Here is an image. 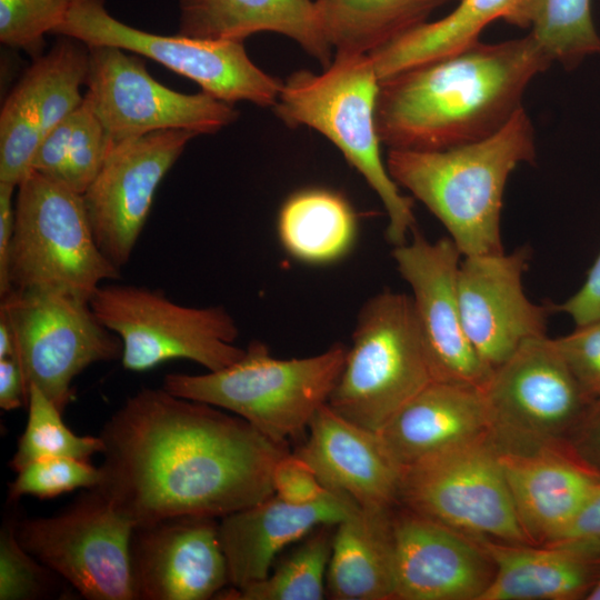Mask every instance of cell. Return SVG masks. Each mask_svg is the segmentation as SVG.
<instances>
[{"mask_svg": "<svg viewBox=\"0 0 600 600\" xmlns=\"http://www.w3.org/2000/svg\"><path fill=\"white\" fill-rule=\"evenodd\" d=\"M99 486L134 527L194 516L223 518L273 494L288 453L250 423L163 388L129 397L102 427Z\"/></svg>", "mask_w": 600, "mask_h": 600, "instance_id": "obj_1", "label": "cell"}, {"mask_svg": "<svg viewBox=\"0 0 600 600\" xmlns=\"http://www.w3.org/2000/svg\"><path fill=\"white\" fill-rule=\"evenodd\" d=\"M552 63L536 39L476 42L380 80L379 139L389 150H444L486 139L523 108L530 82Z\"/></svg>", "mask_w": 600, "mask_h": 600, "instance_id": "obj_2", "label": "cell"}, {"mask_svg": "<svg viewBox=\"0 0 600 600\" xmlns=\"http://www.w3.org/2000/svg\"><path fill=\"white\" fill-rule=\"evenodd\" d=\"M524 108L492 136L434 151L389 150L393 181L446 227L462 256L504 252L500 234L503 193L511 172L537 156Z\"/></svg>", "mask_w": 600, "mask_h": 600, "instance_id": "obj_3", "label": "cell"}, {"mask_svg": "<svg viewBox=\"0 0 600 600\" xmlns=\"http://www.w3.org/2000/svg\"><path fill=\"white\" fill-rule=\"evenodd\" d=\"M379 83L370 54L334 52L321 73L289 74L274 110L288 127H309L341 151L380 198L388 216L386 237L397 247L416 229V218L412 198L400 192L381 157L376 126Z\"/></svg>", "mask_w": 600, "mask_h": 600, "instance_id": "obj_4", "label": "cell"}, {"mask_svg": "<svg viewBox=\"0 0 600 600\" xmlns=\"http://www.w3.org/2000/svg\"><path fill=\"white\" fill-rule=\"evenodd\" d=\"M348 348L332 344L306 358L277 359L252 341L243 356L203 374L170 373L162 388L184 399L227 410L274 442L287 444L306 430L328 402Z\"/></svg>", "mask_w": 600, "mask_h": 600, "instance_id": "obj_5", "label": "cell"}, {"mask_svg": "<svg viewBox=\"0 0 600 600\" xmlns=\"http://www.w3.org/2000/svg\"><path fill=\"white\" fill-rule=\"evenodd\" d=\"M432 381L411 296L386 290L360 309L327 404L351 422L379 432Z\"/></svg>", "mask_w": 600, "mask_h": 600, "instance_id": "obj_6", "label": "cell"}, {"mask_svg": "<svg viewBox=\"0 0 600 600\" xmlns=\"http://www.w3.org/2000/svg\"><path fill=\"white\" fill-rule=\"evenodd\" d=\"M8 280L11 289H39L90 301L106 280H118L98 247L82 196L31 170L18 184Z\"/></svg>", "mask_w": 600, "mask_h": 600, "instance_id": "obj_7", "label": "cell"}, {"mask_svg": "<svg viewBox=\"0 0 600 600\" xmlns=\"http://www.w3.org/2000/svg\"><path fill=\"white\" fill-rule=\"evenodd\" d=\"M89 302L99 321L120 338L121 362L130 371L174 359L216 371L244 353L234 344L238 327L223 307H186L163 291L116 283L101 284Z\"/></svg>", "mask_w": 600, "mask_h": 600, "instance_id": "obj_8", "label": "cell"}, {"mask_svg": "<svg viewBox=\"0 0 600 600\" xmlns=\"http://www.w3.org/2000/svg\"><path fill=\"white\" fill-rule=\"evenodd\" d=\"M13 357L27 397L40 389L61 412L72 399L71 383L90 364L121 358L120 338L106 328L83 299L39 289H11L0 301Z\"/></svg>", "mask_w": 600, "mask_h": 600, "instance_id": "obj_9", "label": "cell"}, {"mask_svg": "<svg viewBox=\"0 0 600 600\" xmlns=\"http://www.w3.org/2000/svg\"><path fill=\"white\" fill-rule=\"evenodd\" d=\"M398 504L472 539L530 544L490 431L402 468Z\"/></svg>", "mask_w": 600, "mask_h": 600, "instance_id": "obj_10", "label": "cell"}, {"mask_svg": "<svg viewBox=\"0 0 600 600\" xmlns=\"http://www.w3.org/2000/svg\"><path fill=\"white\" fill-rule=\"evenodd\" d=\"M133 529L98 487L56 516L16 521L21 546L89 600H136Z\"/></svg>", "mask_w": 600, "mask_h": 600, "instance_id": "obj_11", "label": "cell"}, {"mask_svg": "<svg viewBox=\"0 0 600 600\" xmlns=\"http://www.w3.org/2000/svg\"><path fill=\"white\" fill-rule=\"evenodd\" d=\"M53 33L87 47L112 46L150 58L232 104L248 101L274 107L282 86L252 62L243 42L146 32L113 18L103 0H76Z\"/></svg>", "mask_w": 600, "mask_h": 600, "instance_id": "obj_12", "label": "cell"}, {"mask_svg": "<svg viewBox=\"0 0 600 600\" xmlns=\"http://www.w3.org/2000/svg\"><path fill=\"white\" fill-rule=\"evenodd\" d=\"M84 101L101 122L110 147L153 131L214 133L234 122L232 103L203 91L187 94L156 81L138 57L112 46L88 47Z\"/></svg>", "mask_w": 600, "mask_h": 600, "instance_id": "obj_13", "label": "cell"}, {"mask_svg": "<svg viewBox=\"0 0 600 600\" xmlns=\"http://www.w3.org/2000/svg\"><path fill=\"white\" fill-rule=\"evenodd\" d=\"M196 136L166 129L112 144L82 194L94 240L118 269L132 254L160 182Z\"/></svg>", "mask_w": 600, "mask_h": 600, "instance_id": "obj_14", "label": "cell"}, {"mask_svg": "<svg viewBox=\"0 0 600 600\" xmlns=\"http://www.w3.org/2000/svg\"><path fill=\"white\" fill-rule=\"evenodd\" d=\"M393 248L392 258L411 288L412 303L433 381L483 390L492 369L478 356L463 328L458 298L462 253L453 240L431 242L417 229Z\"/></svg>", "mask_w": 600, "mask_h": 600, "instance_id": "obj_15", "label": "cell"}, {"mask_svg": "<svg viewBox=\"0 0 600 600\" xmlns=\"http://www.w3.org/2000/svg\"><path fill=\"white\" fill-rule=\"evenodd\" d=\"M490 436L530 544L556 541L600 490V477L568 441L537 440L494 427Z\"/></svg>", "mask_w": 600, "mask_h": 600, "instance_id": "obj_16", "label": "cell"}, {"mask_svg": "<svg viewBox=\"0 0 600 600\" xmlns=\"http://www.w3.org/2000/svg\"><path fill=\"white\" fill-rule=\"evenodd\" d=\"M483 392L494 428L544 441H568L591 403L547 336L522 342L493 369Z\"/></svg>", "mask_w": 600, "mask_h": 600, "instance_id": "obj_17", "label": "cell"}, {"mask_svg": "<svg viewBox=\"0 0 600 600\" xmlns=\"http://www.w3.org/2000/svg\"><path fill=\"white\" fill-rule=\"evenodd\" d=\"M530 250L464 256L458 298L464 331L481 360L494 369L528 339L547 336L548 308L524 293Z\"/></svg>", "mask_w": 600, "mask_h": 600, "instance_id": "obj_18", "label": "cell"}, {"mask_svg": "<svg viewBox=\"0 0 600 600\" xmlns=\"http://www.w3.org/2000/svg\"><path fill=\"white\" fill-rule=\"evenodd\" d=\"M136 600H206L229 583L216 518L183 516L134 527Z\"/></svg>", "mask_w": 600, "mask_h": 600, "instance_id": "obj_19", "label": "cell"}, {"mask_svg": "<svg viewBox=\"0 0 600 600\" xmlns=\"http://www.w3.org/2000/svg\"><path fill=\"white\" fill-rule=\"evenodd\" d=\"M399 507L392 514L393 599L480 600L494 566L479 542Z\"/></svg>", "mask_w": 600, "mask_h": 600, "instance_id": "obj_20", "label": "cell"}, {"mask_svg": "<svg viewBox=\"0 0 600 600\" xmlns=\"http://www.w3.org/2000/svg\"><path fill=\"white\" fill-rule=\"evenodd\" d=\"M71 39V38H70ZM66 40L38 58L9 94L0 114V181L16 187L31 171L41 140L83 101L89 49Z\"/></svg>", "mask_w": 600, "mask_h": 600, "instance_id": "obj_21", "label": "cell"}, {"mask_svg": "<svg viewBox=\"0 0 600 600\" xmlns=\"http://www.w3.org/2000/svg\"><path fill=\"white\" fill-rule=\"evenodd\" d=\"M308 431L294 453L327 490L349 497L360 509L398 504L401 468L378 432L351 422L327 403L316 412Z\"/></svg>", "mask_w": 600, "mask_h": 600, "instance_id": "obj_22", "label": "cell"}, {"mask_svg": "<svg viewBox=\"0 0 600 600\" xmlns=\"http://www.w3.org/2000/svg\"><path fill=\"white\" fill-rule=\"evenodd\" d=\"M358 509L352 499L333 491L306 504L287 502L273 493L221 518L219 537L229 583L242 588L264 579L286 547L321 526H336Z\"/></svg>", "mask_w": 600, "mask_h": 600, "instance_id": "obj_23", "label": "cell"}, {"mask_svg": "<svg viewBox=\"0 0 600 600\" xmlns=\"http://www.w3.org/2000/svg\"><path fill=\"white\" fill-rule=\"evenodd\" d=\"M493 417L483 390L432 381L378 432L402 469L488 433Z\"/></svg>", "mask_w": 600, "mask_h": 600, "instance_id": "obj_24", "label": "cell"}, {"mask_svg": "<svg viewBox=\"0 0 600 600\" xmlns=\"http://www.w3.org/2000/svg\"><path fill=\"white\" fill-rule=\"evenodd\" d=\"M179 33L240 41L259 32L283 34L323 69L333 59L314 0H180Z\"/></svg>", "mask_w": 600, "mask_h": 600, "instance_id": "obj_25", "label": "cell"}, {"mask_svg": "<svg viewBox=\"0 0 600 600\" xmlns=\"http://www.w3.org/2000/svg\"><path fill=\"white\" fill-rule=\"evenodd\" d=\"M474 540L494 566L480 600L586 599L600 569V563L559 547Z\"/></svg>", "mask_w": 600, "mask_h": 600, "instance_id": "obj_26", "label": "cell"}, {"mask_svg": "<svg viewBox=\"0 0 600 600\" xmlns=\"http://www.w3.org/2000/svg\"><path fill=\"white\" fill-rule=\"evenodd\" d=\"M396 507L359 508L334 526L326 580V596L330 599L394 598L392 514Z\"/></svg>", "mask_w": 600, "mask_h": 600, "instance_id": "obj_27", "label": "cell"}, {"mask_svg": "<svg viewBox=\"0 0 600 600\" xmlns=\"http://www.w3.org/2000/svg\"><path fill=\"white\" fill-rule=\"evenodd\" d=\"M446 17L424 22L369 53L379 80L453 54L476 42L496 20L530 28L537 0H459Z\"/></svg>", "mask_w": 600, "mask_h": 600, "instance_id": "obj_28", "label": "cell"}, {"mask_svg": "<svg viewBox=\"0 0 600 600\" xmlns=\"http://www.w3.org/2000/svg\"><path fill=\"white\" fill-rule=\"evenodd\" d=\"M357 218L349 201L336 191L309 188L292 193L278 216L284 250L309 264H326L344 257L357 236Z\"/></svg>", "mask_w": 600, "mask_h": 600, "instance_id": "obj_29", "label": "cell"}, {"mask_svg": "<svg viewBox=\"0 0 600 600\" xmlns=\"http://www.w3.org/2000/svg\"><path fill=\"white\" fill-rule=\"evenodd\" d=\"M452 0H314L334 52L371 53Z\"/></svg>", "mask_w": 600, "mask_h": 600, "instance_id": "obj_30", "label": "cell"}, {"mask_svg": "<svg viewBox=\"0 0 600 600\" xmlns=\"http://www.w3.org/2000/svg\"><path fill=\"white\" fill-rule=\"evenodd\" d=\"M334 526H321L264 579L242 588H230L216 599L226 600H321L331 556Z\"/></svg>", "mask_w": 600, "mask_h": 600, "instance_id": "obj_31", "label": "cell"}, {"mask_svg": "<svg viewBox=\"0 0 600 600\" xmlns=\"http://www.w3.org/2000/svg\"><path fill=\"white\" fill-rule=\"evenodd\" d=\"M529 32L566 69L600 54V36L591 14V0H537Z\"/></svg>", "mask_w": 600, "mask_h": 600, "instance_id": "obj_32", "label": "cell"}, {"mask_svg": "<svg viewBox=\"0 0 600 600\" xmlns=\"http://www.w3.org/2000/svg\"><path fill=\"white\" fill-rule=\"evenodd\" d=\"M27 404V426L10 461L14 471L43 458L71 457L89 461L91 456L103 452L100 436L73 433L63 423L59 408L34 386L29 389Z\"/></svg>", "mask_w": 600, "mask_h": 600, "instance_id": "obj_33", "label": "cell"}, {"mask_svg": "<svg viewBox=\"0 0 600 600\" xmlns=\"http://www.w3.org/2000/svg\"><path fill=\"white\" fill-rule=\"evenodd\" d=\"M102 471L71 457H49L32 461L23 467L9 486V500L23 496L39 499L54 498L74 489H90L100 484Z\"/></svg>", "mask_w": 600, "mask_h": 600, "instance_id": "obj_34", "label": "cell"}, {"mask_svg": "<svg viewBox=\"0 0 600 600\" xmlns=\"http://www.w3.org/2000/svg\"><path fill=\"white\" fill-rule=\"evenodd\" d=\"M60 578L29 553L16 534V520H6L0 532V600L50 597Z\"/></svg>", "mask_w": 600, "mask_h": 600, "instance_id": "obj_35", "label": "cell"}, {"mask_svg": "<svg viewBox=\"0 0 600 600\" xmlns=\"http://www.w3.org/2000/svg\"><path fill=\"white\" fill-rule=\"evenodd\" d=\"M76 0H0V41L36 54L46 33L67 19Z\"/></svg>", "mask_w": 600, "mask_h": 600, "instance_id": "obj_36", "label": "cell"}, {"mask_svg": "<svg viewBox=\"0 0 600 600\" xmlns=\"http://www.w3.org/2000/svg\"><path fill=\"white\" fill-rule=\"evenodd\" d=\"M73 120L68 157L58 181L82 196L102 168L111 147L101 122L84 99L73 111Z\"/></svg>", "mask_w": 600, "mask_h": 600, "instance_id": "obj_37", "label": "cell"}, {"mask_svg": "<svg viewBox=\"0 0 600 600\" xmlns=\"http://www.w3.org/2000/svg\"><path fill=\"white\" fill-rule=\"evenodd\" d=\"M553 342L589 402L600 399V319Z\"/></svg>", "mask_w": 600, "mask_h": 600, "instance_id": "obj_38", "label": "cell"}, {"mask_svg": "<svg viewBox=\"0 0 600 600\" xmlns=\"http://www.w3.org/2000/svg\"><path fill=\"white\" fill-rule=\"evenodd\" d=\"M272 486L276 496L294 504L314 502L330 492L311 467L290 452L277 461L272 472Z\"/></svg>", "mask_w": 600, "mask_h": 600, "instance_id": "obj_39", "label": "cell"}, {"mask_svg": "<svg viewBox=\"0 0 600 600\" xmlns=\"http://www.w3.org/2000/svg\"><path fill=\"white\" fill-rule=\"evenodd\" d=\"M546 546L563 548L600 563V490L581 509L562 536Z\"/></svg>", "mask_w": 600, "mask_h": 600, "instance_id": "obj_40", "label": "cell"}, {"mask_svg": "<svg viewBox=\"0 0 600 600\" xmlns=\"http://www.w3.org/2000/svg\"><path fill=\"white\" fill-rule=\"evenodd\" d=\"M73 111L41 140L32 158L31 170L59 180L73 132Z\"/></svg>", "mask_w": 600, "mask_h": 600, "instance_id": "obj_41", "label": "cell"}, {"mask_svg": "<svg viewBox=\"0 0 600 600\" xmlns=\"http://www.w3.org/2000/svg\"><path fill=\"white\" fill-rule=\"evenodd\" d=\"M568 442L600 477V399L589 403L568 437Z\"/></svg>", "mask_w": 600, "mask_h": 600, "instance_id": "obj_42", "label": "cell"}, {"mask_svg": "<svg viewBox=\"0 0 600 600\" xmlns=\"http://www.w3.org/2000/svg\"><path fill=\"white\" fill-rule=\"evenodd\" d=\"M554 309L569 314L576 326H583L600 319V253L581 288Z\"/></svg>", "mask_w": 600, "mask_h": 600, "instance_id": "obj_43", "label": "cell"}, {"mask_svg": "<svg viewBox=\"0 0 600 600\" xmlns=\"http://www.w3.org/2000/svg\"><path fill=\"white\" fill-rule=\"evenodd\" d=\"M17 187L0 181V297L11 288L8 280L10 246L14 227L13 194Z\"/></svg>", "mask_w": 600, "mask_h": 600, "instance_id": "obj_44", "label": "cell"}, {"mask_svg": "<svg viewBox=\"0 0 600 600\" xmlns=\"http://www.w3.org/2000/svg\"><path fill=\"white\" fill-rule=\"evenodd\" d=\"M28 403L19 364L14 358L0 359V407L6 411Z\"/></svg>", "mask_w": 600, "mask_h": 600, "instance_id": "obj_45", "label": "cell"}, {"mask_svg": "<svg viewBox=\"0 0 600 600\" xmlns=\"http://www.w3.org/2000/svg\"><path fill=\"white\" fill-rule=\"evenodd\" d=\"M13 357V344L8 326L0 320V359Z\"/></svg>", "mask_w": 600, "mask_h": 600, "instance_id": "obj_46", "label": "cell"}, {"mask_svg": "<svg viewBox=\"0 0 600 600\" xmlns=\"http://www.w3.org/2000/svg\"><path fill=\"white\" fill-rule=\"evenodd\" d=\"M586 599H588V600H600V569H599L598 576L596 578V581H594L592 588L590 589V591L588 592Z\"/></svg>", "mask_w": 600, "mask_h": 600, "instance_id": "obj_47", "label": "cell"}]
</instances>
